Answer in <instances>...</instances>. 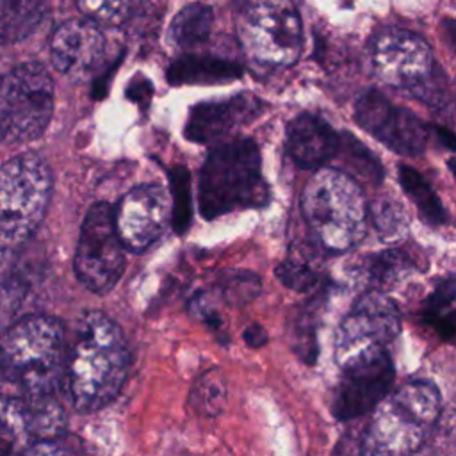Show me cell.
Returning <instances> with one entry per match:
<instances>
[{
	"mask_svg": "<svg viewBox=\"0 0 456 456\" xmlns=\"http://www.w3.org/2000/svg\"><path fill=\"white\" fill-rule=\"evenodd\" d=\"M260 290L258 278L249 273H239L232 276V281L228 283V296L233 301H249L255 297Z\"/></svg>",
	"mask_w": 456,
	"mask_h": 456,
	"instance_id": "cell-32",
	"label": "cell"
},
{
	"mask_svg": "<svg viewBox=\"0 0 456 456\" xmlns=\"http://www.w3.org/2000/svg\"><path fill=\"white\" fill-rule=\"evenodd\" d=\"M52 64L73 80H84L105 57V36L91 20H68L50 37Z\"/></svg>",
	"mask_w": 456,
	"mask_h": 456,
	"instance_id": "cell-15",
	"label": "cell"
},
{
	"mask_svg": "<svg viewBox=\"0 0 456 456\" xmlns=\"http://www.w3.org/2000/svg\"><path fill=\"white\" fill-rule=\"evenodd\" d=\"M301 210L317 240L330 251L351 249L365 235V196L344 171L319 169L303 189Z\"/></svg>",
	"mask_w": 456,
	"mask_h": 456,
	"instance_id": "cell-5",
	"label": "cell"
},
{
	"mask_svg": "<svg viewBox=\"0 0 456 456\" xmlns=\"http://www.w3.org/2000/svg\"><path fill=\"white\" fill-rule=\"evenodd\" d=\"M244 338H246V342H248L249 346H253V347H258V346L265 344V340H267V335H265V331H264L260 326L253 324L251 328H248V330H246V333H244Z\"/></svg>",
	"mask_w": 456,
	"mask_h": 456,
	"instance_id": "cell-36",
	"label": "cell"
},
{
	"mask_svg": "<svg viewBox=\"0 0 456 456\" xmlns=\"http://www.w3.org/2000/svg\"><path fill=\"white\" fill-rule=\"evenodd\" d=\"M242 68L237 62L216 61V59H187L171 68V78L175 82H210L240 75Z\"/></svg>",
	"mask_w": 456,
	"mask_h": 456,
	"instance_id": "cell-24",
	"label": "cell"
},
{
	"mask_svg": "<svg viewBox=\"0 0 456 456\" xmlns=\"http://www.w3.org/2000/svg\"><path fill=\"white\" fill-rule=\"evenodd\" d=\"M189 176L183 167L173 171V219L176 230L187 228L189 223Z\"/></svg>",
	"mask_w": 456,
	"mask_h": 456,
	"instance_id": "cell-30",
	"label": "cell"
},
{
	"mask_svg": "<svg viewBox=\"0 0 456 456\" xmlns=\"http://www.w3.org/2000/svg\"><path fill=\"white\" fill-rule=\"evenodd\" d=\"M125 269V246L107 203L93 205L82 223L75 253L77 278L89 290L109 292Z\"/></svg>",
	"mask_w": 456,
	"mask_h": 456,
	"instance_id": "cell-8",
	"label": "cell"
},
{
	"mask_svg": "<svg viewBox=\"0 0 456 456\" xmlns=\"http://www.w3.org/2000/svg\"><path fill=\"white\" fill-rule=\"evenodd\" d=\"M50 191V169L36 153L16 155L0 167V244L25 242L36 232Z\"/></svg>",
	"mask_w": 456,
	"mask_h": 456,
	"instance_id": "cell-6",
	"label": "cell"
},
{
	"mask_svg": "<svg viewBox=\"0 0 456 456\" xmlns=\"http://www.w3.org/2000/svg\"><path fill=\"white\" fill-rule=\"evenodd\" d=\"M276 276L283 285H287L292 290L306 292L315 287L317 283V273L299 260H285L276 267Z\"/></svg>",
	"mask_w": 456,
	"mask_h": 456,
	"instance_id": "cell-28",
	"label": "cell"
},
{
	"mask_svg": "<svg viewBox=\"0 0 456 456\" xmlns=\"http://www.w3.org/2000/svg\"><path fill=\"white\" fill-rule=\"evenodd\" d=\"M246 55L262 66H290L303 50L301 18L290 2H255L237 20Z\"/></svg>",
	"mask_w": 456,
	"mask_h": 456,
	"instance_id": "cell-7",
	"label": "cell"
},
{
	"mask_svg": "<svg viewBox=\"0 0 456 456\" xmlns=\"http://www.w3.org/2000/svg\"><path fill=\"white\" fill-rule=\"evenodd\" d=\"M438 415L440 394L431 381L404 383L376 406L360 456H411L431 435Z\"/></svg>",
	"mask_w": 456,
	"mask_h": 456,
	"instance_id": "cell-3",
	"label": "cell"
},
{
	"mask_svg": "<svg viewBox=\"0 0 456 456\" xmlns=\"http://www.w3.org/2000/svg\"><path fill=\"white\" fill-rule=\"evenodd\" d=\"M331 397L338 420H351L374 411L394 383V363L387 351L365 354L346 363Z\"/></svg>",
	"mask_w": 456,
	"mask_h": 456,
	"instance_id": "cell-12",
	"label": "cell"
},
{
	"mask_svg": "<svg viewBox=\"0 0 456 456\" xmlns=\"http://www.w3.org/2000/svg\"><path fill=\"white\" fill-rule=\"evenodd\" d=\"M444 30H445L449 45L456 50V21L454 20H445L444 21Z\"/></svg>",
	"mask_w": 456,
	"mask_h": 456,
	"instance_id": "cell-38",
	"label": "cell"
},
{
	"mask_svg": "<svg viewBox=\"0 0 456 456\" xmlns=\"http://www.w3.org/2000/svg\"><path fill=\"white\" fill-rule=\"evenodd\" d=\"M191 404L201 415H219L226 404L224 376L214 369L203 372L191 390Z\"/></svg>",
	"mask_w": 456,
	"mask_h": 456,
	"instance_id": "cell-25",
	"label": "cell"
},
{
	"mask_svg": "<svg viewBox=\"0 0 456 456\" xmlns=\"http://www.w3.org/2000/svg\"><path fill=\"white\" fill-rule=\"evenodd\" d=\"M399 182L403 185V191L406 196L415 203L420 216L431 223V224H444L447 223V212L436 196V192L431 189V185L426 182V178L413 167L401 164L399 166Z\"/></svg>",
	"mask_w": 456,
	"mask_h": 456,
	"instance_id": "cell-22",
	"label": "cell"
},
{
	"mask_svg": "<svg viewBox=\"0 0 456 456\" xmlns=\"http://www.w3.org/2000/svg\"><path fill=\"white\" fill-rule=\"evenodd\" d=\"M32 436L25 401L0 395V456L21 454Z\"/></svg>",
	"mask_w": 456,
	"mask_h": 456,
	"instance_id": "cell-19",
	"label": "cell"
},
{
	"mask_svg": "<svg viewBox=\"0 0 456 456\" xmlns=\"http://www.w3.org/2000/svg\"><path fill=\"white\" fill-rule=\"evenodd\" d=\"M340 135L324 119L299 114L287 126V151L305 169H317L338 153Z\"/></svg>",
	"mask_w": 456,
	"mask_h": 456,
	"instance_id": "cell-17",
	"label": "cell"
},
{
	"mask_svg": "<svg viewBox=\"0 0 456 456\" xmlns=\"http://www.w3.org/2000/svg\"><path fill=\"white\" fill-rule=\"evenodd\" d=\"M413 271V264L406 253L399 249H385L367 255L356 265V276L370 287V290L383 292L399 285Z\"/></svg>",
	"mask_w": 456,
	"mask_h": 456,
	"instance_id": "cell-18",
	"label": "cell"
},
{
	"mask_svg": "<svg viewBox=\"0 0 456 456\" xmlns=\"http://www.w3.org/2000/svg\"><path fill=\"white\" fill-rule=\"evenodd\" d=\"M401 330V315L385 292H363L342 319L335 337V360L340 367L365 354L385 351Z\"/></svg>",
	"mask_w": 456,
	"mask_h": 456,
	"instance_id": "cell-9",
	"label": "cell"
},
{
	"mask_svg": "<svg viewBox=\"0 0 456 456\" xmlns=\"http://www.w3.org/2000/svg\"><path fill=\"white\" fill-rule=\"evenodd\" d=\"M7 139L25 142L39 137L53 110V84L41 62L9 66L5 78Z\"/></svg>",
	"mask_w": 456,
	"mask_h": 456,
	"instance_id": "cell-10",
	"label": "cell"
},
{
	"mask_svg": "<svg viewBox=\"0 0 456 456\" xmlns=\"http://www.w3.org/2000/svg\"><path fill=\"white\" fill-rule=\"evenodd\" d=\"M80 11L91 20V21H100V23H109V25H118L125 21L130 14L132 4L130 2H82L78 4Z\"/></svg>",
	"mask_w": 456,
	"mask_h": 456,
	"instance_id": "cell-29",
	"label": "cell"
},
{
	"mask_svg": "<svg viewBox=\"0 0 456 456\" xmlns=\"http://www.w3.org/2000/svg\"><path fill=\"white\" fill-rule=\"evenodd\" d=\"M356 123L399 155H420L428 142V126L410 110L392 105L379 91H367L354 105Z\"/></svg>",
	"mask_w": 456,
	"mask_h": 456,
	"instance_id": "cell-13",
	"label": "cell"
},
{
	"mask_svg": "<svg viewBox=\"0 0 456 456\" xmlns=\"http://www.w3.org/2000/svg\"><path fill=\"white\" fill-rule=\"evenodd\" d=\"M64 326L52 315H27L2 337L0 367L25 395H52L66 374Z\"/></svg>",
	"mask_w": 456,
	"mask_h": 456,
	"instance_id": "cell-2",
	"label": "cell"
},
{
	"mask_svg": "<svg viewBox=\"0 0 456 456\" xmlns=\"http://www.w3.org/2000/svg\"><path fill=\"white\" fill-rule=\"evenodd\" d=\"M449 167L452 169V175H454V178H456V157L449 160Z\"/></svg>",
	"mask_w": 456,
	"mask_h": 456,
	"instance_id": "cell-39",
	"label": "cell"
},
{
	"mask_svg": "<svg viewBox=\"0 0 456 456\" xmlns=\"http://www.w3.org/2000/svg\"><path fill=\"white\" fill-rule=\"evenodd\" d=\"M18 456H69V452L53 440H43L28 445L21 454Z\"/></svg>",
	"mask_w": 456,
	"mask_h": 456,
	"instance_id": "cell-34",
	"label": "cell"
},
{
	"mask_svg": "<svg viewBox=\"0 0 456 456\" xmlns=\"http://www.w3.org/2000/svg\"><path fill=\"white\" fill-rule=\"evenodd\" d=\"M9 66L0 61V142L9 135V123H7V103H5V78H7Z\"/></svg>",
	"mask_w": 456,
	"mask_h": 456,
	"instance_id": "cell-35",
	"label": "cell"
},
{
	"mask_svg": "<svg viewBox=\"0 0 456 456\" xmlns=\"http://www.w3.org/2000/svg\"><path fill=\"white\" fill-rule=\"evenodd\" d=\"M369 61L374 75L394 87H415L431 75L433 68L428 41L399 27H388L372 36Z\"/></svg>",
	"mask_w": 456,
	"mask_h": 456,
	"instance_id": "cell-11",
	"label": "cell"
},
{
	"mask_svg": "<svg viewBox=\"0 0 456 456\" xmlns=\"http://www.w3.org/2000/svg\"><path fill=\"white\" fill-rule=\"evenodd\" d=\"M429 324L435 326L436 333L447 340V342H456V310H451L447 314H440L435 319L429 321Z\"/></svg>",
	"mask_w": 456,
	"mask_h": 456,
	"instance_id": "cell-33",
	"label": "cell"
},
{
	"mask_svg": "<svg viewBox=\"0 0 456 456\" xmlns=\"http://www.w3.org/2000/svg\"><path fill=\"white\" fill-rule=\"evenodd\" d=\"M2 378H4V372H2V367H0V381H2Z\"/></svg>",
	"mask_w": 456,
	"mask_h": 456,
	"instance_id": "cell-40",
	"label": "cell"
},
{
	"mask_svg": "<svg viewBox=\"0 0 456 456\" xmlns=\"http://www.w3.org/2000/svg\"><path fill=\"white\" fill-rule=\"evenodd\" d=\"M269 189L260 173V151L253 139L217 144L207 157L198 187L200 212L207 219L267 203Z\"/></svg>",
	"mask_w": 456,
	"mask_h": 456,
	"instance_id": "cell-4",
	"label": "cell"
},
{
	"mask_svg": "<svg viewBox=\"0 0 456 456\" xmlns=\"http://www.w3.org/2000/svg\"><path fill=\"white\" fill-rule=\"evenodd\" d=\"M456 299V280H445L442 281L433 294L426 299V308H424V317L429 322L436 315L442 314L445 306H449Z\"/></svg>",
	"mask_w": 456,
	"mask_h": 456,
	"instance_id": "cell-31",
	"label": "cell"
},
{
	"mask_svg": "<svg viewBox=\"0 0 456 456\" xmlns=\"http://www.w3.org/2000/svg\"><path fill=\"white\" fill-rule=\"evenodd\" d=\"M370 219L383 239H399L408 228L406 210L394 196H378L370 205Z\"/></svg>",
	"mask_w": 456,
	"mask_h": 456,
	"instance_id": "cell-26",
	"label": "cell"
},
{
	"mask_svg": "<svg viewBox=\"0 0 456 456\" xmlns=\"http://www.w3.org/2000/svg\"><path fill=\"white\" fill-rule=\"evenodd\" d=\"M130 367L121 328L103 312H87L66 362V385L75 410L82 413L107 406L119 394Z\"/></svg>",
	"mask_w": 456,
	"mask_h": 456,
	"instance_id": "cell-1",
	"label": "cell"
},
{
	"mask_svg": "<svg viewBox=\"0 0 456 456\" xmlns=\"http://www.w3.org/2000/svg\"><path fill=\"white\" fill-rule=\"evenodd\" d=\"M340 148L344 151L346 162L358 175L365 176L367 180H374V182L381 180L383 171H381L378 159L360 141H356L349 134H344V135H340Z\"/></svg>",
	"mask_w": 456,
	"mask_h": 456,
	"instance_id": "cell-27",
	"label": "cell"
},
{
	"mask_svg": "<svg viewBox=\"0 0 456 456\" xmlns=\"http://www.w3.org/2000/svg\"><path fill=\"white\" fill-rule=\"evenodd\" d=\"M212 18V9L205 4L185 5L171 23L173 43L183 50L201 45L210 34Z\"/></svg>",
	"mask_w": 456,
	"mask_h": 456,
	"instance_id": "cell-21",
	"label": "cell"
},
{
	"mask_svg": "<svg viewBox=\"0 0 456 456\" xmlns=\"http://www.w3.org/2000/svg\"><path fill=\"white\" fill-rule=\"evenodd\" d=\"M433 130L444 148L456 151V134L454 132H451L449 128H444V126H433Z\"/></svg>",
	"mask_w": 456,
	"mask_h": 456,
	"instance_id": "cell-37",
	"label": "cell"
},
{
	"mask_svg": "<svg viewBox=\"0 0 456 456\" xmlns=\"http://www.w3.org/2000/svg\"><path fill=\"white\" fill-rule=\"evenodd\" d=\"M25 406L36 442L52 440L66 426V415L52 395H25Z\"/></svg>",
	"mask_w": 456,
	"mask_h": 456,
	"instance_id": "cell-23",
	"label": "cell"
},
{
	"mask_svg": "<svg viewBox=\"0 0 456 456\" xmlns=\"http://www.w3.org/2000/svg\"><path fill=\"white\" fill-rule=\"evenodd\" d=\"M262 102L251 93H242L226 100L203 102L191 109L185 135L194 142H216L233 128L255 119L262 110Z\"/></svg>",
	"mask_w": 456,
	"mask_h": 456,
	"instance_id": "cell-16",
	"label": "cell"
},
{
	"mask_svg": "<svg viewBox=\"0 0 456 456\" xmlns=\"http://www.w3.org/2000/svg\"><path fill=\"white\" fill-rule=\"evenodd\" d=\"M173 216V200L157 183H144L128 191L114 212L121 242L130 251H142L166 230Z\"/></svg>",
	"mask_w": 456,
	"mask_h": 456,
	"instance_id": "cell-14",
	"label": "cell"
},
{
	"mask_svg": "<svg viewBox=\"0 0 456 456\" xmlns=\"http://www.w3.org/2000/svg\"><path fill=\"white\" fill-rule=\"evenodd\" d=\"M45 14L37 2H0V43H18L28 37Z\"/></svg>",
	"mask_w": 456,
	"mask_h": 456,
	"instance_id": "cell-20",
	"label": "cell"
}]
</instances>
